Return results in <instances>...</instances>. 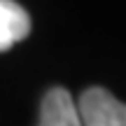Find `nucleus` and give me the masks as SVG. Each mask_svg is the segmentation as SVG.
Returning a JSON list of instances; mask_svg holds the SVG:
<instances>
[{
	"label": "nucleus",
	"mask_w": 126,
	"mask_h": 126,
	"mask_svg": "<svg viewBox=\"0 0 126 126\" xmlns=\"http://www.w3.org/2000/svg\"><path fill=\"white\" fill-rule=\"evenodd\" d=\"M82 126H126V103L117 100L108 89L91 86L77 103Z\"/></svg>",
	"instance_id": "obj_1"
},
{
	"label": "nucleus",
	"mask_w": 126,
	"mask_h": 126,
	"mask_svg": "<svg viewBox=\"0 0 126 126\" xmlns=\"http://www.w3.org/2000/svg\"><path fill=\"white\" fill-rule=\"evenodd\" d=\"M37 126H82L77 103L72 100L70 91H65L63 86H54L47 91L42 98Z\"/></svg>",
	"instance_id": "obj_2"
},
{
	"label": "nucleus",
	"mask_w": 126,
	"mask_h": 126,
	"mask_svg": "<svg viewBox=\"0 0 126 126\" xmlns=\"http://www.w3.org/2000/svg\"><path fill=\"white\" fill-rule=\"evenodd\" d=\"M31 33V16L14 0H0V51H7Z\"/></svg>",
	"instance_id": "obj_3"
}]
</instances>
